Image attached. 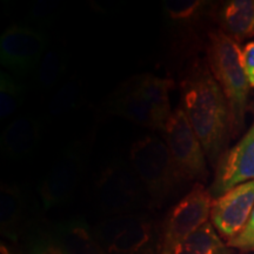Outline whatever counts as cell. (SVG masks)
Instances as JSON below:
<instances>
[{"instance_id":"obj_15","label":"cell","mask_w":254,"mask_h":254,"mask_svg":"<svg viewBox=\"0 0 254 254\" xmlns=\"http://www.w3.org/2000/svg\"><path fill=\"white\" fill-rule=\"evenodd\" d=\"M215 19L222 32L240 41L254 37V0H231L220 5Z\"/></svg>"},{"instance_id":"obj_10","label":"cell","mask_w":254,"mask_h":254,"mask_svg":"<svg viewBox=\"0 0 254 254\" xmlns=\"http://www.w3.org/2000/svg\"><path fill=\"white\" fill-rule=\"evenodd\" d=\"M46 47L47 37L43 31L14 24L0 38V62L13 74L26 77L36 73Z\"/></svg>"},{"instance_id":"obj_11","label":"cell","mask_w":254,"mask_h":254,"mask_svg":"<svg viewBox=\"0 0 254 254\" xmlns=\"http://www.w3.org/2000/svg\"><path fill=\"white\" fill-rule=\"evenodd\" d=\"M254 180V124L236 146L225 151L217 164L208 190L213 199L241 184Z\"/></svg>"},{"instance_id":"obj_3","label":"cell","mask_w":254,"mask_h":254,"mask_svg":"<svg viewBox=\"0 0 254 254\" xmlns=\"http://www.w3.org/2000/svg\"><path fill=\"white\" fill-rule=\"evenodd\" d=\"M128 158L153 207L163 205L187 183L174 164L166 144L158 136L145 135L133 142Z\"/></svg>"},{"instance_id":"obj_21","label":"cell","mask_w":254,"mask_h":254,"mask_svg":"<svg viewBox=\"0 0 254 254\" xmlns=\"http://www.w3.org/2000/svg\"><path fill=\"white\" fill-rule=\"evenodd\" d=\"M84 101V86L79 78L74 77L66 81L51 98L47 111L50 116H65L79 106Z\"/></svg>"},{"instance_id":"obj_19","label":"cell","mask_w":254,"mask_h":254,"mask_svg":"<svg viewBox=\"0 0 254 254\" xmlns=\"http://www.w3.org/2000/svg\"><path fill=\"white\" fill-rule=\"evenodd\" d=\"M68 65L67 53L62 47H51L45 52L34 73V82L41 94H46L58 86Z\"/></svg>"},{"instance_id":"obj_23","label":"cell","mask_w":254,"mask_h":254,"mask_svg":"<svg viewBox=\"0 0 254 254\" xmlns=\"http://www.w3.org/2000/svg\"><path fill=\"white\" fill-rule=\"evenodd\" d=\"M59 8L60 2L57 0H39L30 7V11L26 15L27 24L24 25L38 28V30H41V27L50 26L52 23H55L58 17Z\"/></svg>"},{"instance_id":"obj_18","label":"cell","mask_w":254,"mask_h":254,"mask_svg":"<svg viewBox=\"0 0 254 254\" xmlns=\"http://www.w3.org/2000/svg\"><path fill=\"white\" fill-rule=\"evenodd\" d=\"M58 240L69 254H109L81 220H71L60 225Z\"/></svg>"},{"instance_id":"obj_2","label":"cell","mask_w":254,"mask_h":254,"mask_svg":"<svg viewBox=\"0 0 254 254\" xmlns=\"http://www.w3.org/2000/svg\"><path fill=\"white\" fill-rule=\"evenodd\" d=\"M206 60L230 106L232 133L239 134L245 126L250 81L243 64L239 43L220 28L209 30L206 43Z\"/></svg>"},{"instance_id":"obj_24","label":"cell","mask_w":254,"mask_h":254,"mask_svg":"<svg viewBox=\"0 0 254 254\" xmlns=\"http://www.w3.org/2000/svg\"><path fill=\"white\" fill-rule=\"evenodd\" d=\"M227 246L243 252H254V208L245 228L240 232L239 236L228 241Z\"/></svg>"},{"instance_id":"obj_17","label":"cell","mask_w":254,"mask_h":254,"mask_svg":"<svg viewBox=\"0 0 254 254\" xmlns=\"http://www.w3.org/2000/svg\"><path fill=\"white\" fill-rule=\"evenodd\" d=\"M24 213L23 193L15 184L2 183L0 187V230L1 234L17 241Z\"/></svg>"},{"instance_id":"obj_27","label":"cell","mask_w":254,"mask_h":254,"mask_svg":"<svg viewBox=\"0 0 254 254\" xmlns=\"http://www.w3.org/2000/svg\"><path fill=\"white\" fill-rule=\"evenodd\" d=\"M0 254H13V253L11 252V250H9L4 243H1V245H0Z\"/></svg>"},{"instance_id":"obj_13","label":"cell","mask_w":254,"mask_h":254,"mask_svg":"<svg viewBox=\"0 0 254 254\" xmlns=\"http://www.w3.org/2000/svg\"><path fill=\"white\" fill-rule=\"evenodd\" d=\"M103 112L106 116L120 117L153 131L163 133L165 129L150 104L138 90L133 77L122 82L107 97L103 104Z\"/></svg>"},{"instance_id":"obj_22","label":"cell","mask_w":254,"mask_h":254,"mask_svg":"<svg viewBox=\"0 0 254 254\" xmlns=\"http://www.w3.org/2000/svg\"><path fill=\"white\" fill-rule=\"evenodd\" d=\"M26 88L23 82L9 74L0 72V118L7 119L20 109L25 100Z\"/></svg>"},{"instance_id":"obj_25","label":"cell","mask_w":254,"mask_h":254,"mask_svg":"<svg viewBox=\"0 0 254 254\" xmlns=\"http://www.w3.org/2000/svg\"><path fill=\"white\" fill-rule=\"evenodd\" d=\"M30 254H69L60 241L51 239H40L33 244Z\"/></svg>"},{"instance_id":"obj_6","label":"cell","mask_w":254,"mask_h":254,"mask_svg":"<svg viewBox=\"0 0 254 254\" xmlns=\"http://www.w3.org/2000/svg\"><path fill=\"white\" fill-rule=\"evenodd\" d=\"M213 196L204 184L196 183L170 209L159 237V254H171L211 217Z\"/></svg>"},{"instance_id":"obj_9","label":"cell","mask_w":254,"mask_h":254,"mask_svg":"<svg viewBox=\"0 0 254 254\" xmlns=\"http://www.w3.org/2000/svg\"><path fill=\"white\" fill-rule=\"evenodd\" d=\"M95 238L109 254H150L153 224L140 214H122L101 222Z\"/></svg>"},{"instance_id":"obj_26","label":"cell","mask_w":254,"mask_h":254,"mask_svg":"<svg viewBox=\"0 0 254 254\" xmlns=\"http://www.w3.org/2000/svg\"><path fill=\"white\" fill-rule=\"evenodd\" d=\"M243 64L250 85L254 88V41L246 44L243 50Z\"/></svg>"},{"instance_id":"obj_16","label":"cell","mask_w":254,"mask_h":254,"mask_svg":"<svg viewBox=\"0 0 254 254\" xmlns=\"http://www.w3.org/2000/svg\"><path fill=\"white\" fill-rule=\"evenodd\" d=\"M133 78L136 87L150 104L159 122L164 127L166 126L173 112L170 104V92L176 87L174 79L157 77L152 73H141L133 75Z\"/></svg>"},{"instance_id":"obj_7","label":"cell","mask_w":254,"mask_h":254,"mask_svg":"<svg viewBox=\"0 0 254 254\" xmlns=\"http://www.w3.org/2000/svg\"><path fill=\"white\" fill-rule=\"evenodd\" d=\"M90 148V138H86L72 141L60 152L38 190L45 208L65 204L74 195L85 173Z\"/></svg>"},{"instance_id":"obj_8","label":"cell","mask_w":254,"mask_h":254,"mask_svg":"<svg viewBox=\"0 0 254 254\" xmlns=\"http://www.w3.org/2000/svg\"><path fill=\"white\" fill-rule=\"evenodd\" d=\"M163 134L171 157L186 182H195V184L206 182L208 178L207 157L180 106L171 114Z\"/></svg>"},{"instance_id":"obj_14","label":"cell","mask_w":254,"mask_h":254,"mask_svg":"<svg viewBox=\"0 0 254 254\" xmlns=\"http://www.w3.org/2000/svg\"><path fill=\"white\" fill-rule=\"evenodd\" d=\"M41 138V123L33 114H24L6 126L0 139L1 153L8 160H21L33 153Z\"/></svg>"},{"instance_id":"obj_5","label":"cell","mask_w":254,"mask_h":254,"mask_svg":"<svg viewBox=\"0 0 254 254\" xmlns=\"http://www.w3.org/2000/svg\"><path fill=\"white\" fill-rule=\"evenodd\" d=\"M98 204L105 213L129 214L150 204L147 192L129 161L114 159L107 164L95 182Z\"/></svg>"},{"instance_id":"obj_4","label":"cell","mask_w":254,"mask_h":254,"mask_svg":"<svg viewBox=\"0 0 254 254\" xmlns=\"http://www.w3.org/2000/svg\"><path fill=\"white\" fill-rule=\"evenodd\" d=\"M207 2L201 0H165L163 24L168 64L179 73L184 66L206 49L201 20Z\"/></svg>"},{"instance_id":"obj_1","label":"cell","mask_w":254,"mask_h":254,"mask_svg":"<svg viewBox=\"0 0 254 254\" xmlns=\"http://www.w3.org/2000/svg\"><path fill=\"white\" fill-rule=\"evenodd\" d=\"M180 107L212 165L224 154L232 133L230 106L207 60L196 57L179 72Z\"/></svg>"},{"instance_id":"obj_20","label":"cell","mask_w":254,"mask_h":254,"mask_svg":"<svg viewBox=\"0 0 254 254\" xmlns=\"http://www.w3.org/2000/svg\"><path fill=\"white\" fill-rule=\"evenodd\" d=\"M171 254H232L213 224L207 221L183 241Z\"/></svg>"},{"instance_id":"obj_12","label":"cell","mask_w":254,"mask_h":254,"mask_svg":"<svg viewBox=\"0 0 254 254\" xmlns=\"http://www.w3.org/2000/svg\"><path fill=\"white\" fill-rule=\"evenodd\" d=\"M254 208V180L238 185L219 198L212 206V224L228 241L239 236Z\"/></svg>"}]
</instances>
